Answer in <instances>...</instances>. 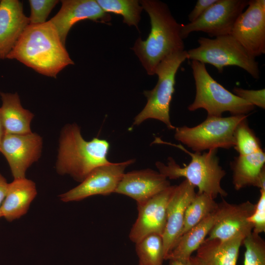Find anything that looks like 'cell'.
Masks as SVG:
<instances>
[{
	"label": "cell",
	"mask_w": 265,
	"mask_h": 265,
	"mask_svg": "<svg viewBox=\"0 0 265 265\" xmlns=\"http://www.w3.org/2000/svg\"><path fill=\"white\" fill-rule=\"evenodd\" d=\"M220 215L219 206L212 213L181 236L168 254L166 260L186 261L202 244Z\"/></svg>",
	"instance_id": "603a6c76"
},
{
	"label": "cell",
	"mask_w": 265,
	"mask_h": 265,
	"mask_svg": "<svg viewBox=\"0 0 265 265\" xmlns=\"http://www.w3.org/2000/svg\"><path fill=\"white\" fill-rule=\"evenodd\" d=\"M138 265H142L139 264Z\"/></svg>",
	"instance_id": "d590c367"
},
{
	"label": "cell",
	"mask_w": 265,
	"mask_h": 265,
	"mask_svg": "<svg viewBox=\"0 0 265 265\" xmlns=\"http://www.w3.org/2000/svg\"><path fill=\"white\" fill-rule=\"evenodd\" d=\"M218 206L219 218L207 238L226 240L240 234L247 237L252 232L253 227L248 219L254 212L255 204L246 201L233 204L223 200Z\"/></svg>",
	"instance_id": "5bb4252c"
},
{
	"label": "cell",
	"mask_w": 265,
	"mask_h": 265,
	"mask_svg": "<svg viewBox=\"0 0 265 265\" xmlns=\"http://www.w3.org/2000/svg\"><path fill=\"white\" fill-rule=\"evenodd\" d=\"M169 265H198L195 261L194 257H191L189 259L181 261L175 260H169Z\"/></svg>",
	"instance_id": "836d02e7"
},
{
	"label": "cell",
	"mask_w": 265,
	"mask_h": 265,
	"mask_svg": "<svg viewBox=\"0 0 265 265\" xmlns=\"http://www.w3.org/2000/svg\"><path fill=\"white\" fill-rule=\"evenodd\" d=\"M135 251L142 265H162L164 260L162 236L151 234L135 243Z\"/></svg>",
	"instance_id": "d4e9b609"
},
{
	"label": "cell",
	"mask_w": 265,
	"mask_h": 265,
	"mask_svg": "<svg viewBox=\"0 0 265 265\" xmlns=\"http://www.w3.org/2000/svg\"><path fill=\"white\" fill-rule=\"evenodd\" d=\"M155 142L165 143L174 146L188 154L191 161L188 164L180 166L171 157H169L167 164L157 161L156 166L158 171L168 179L175 180L184 177L195 187L197 193H204L215 199L218 196L226 197L227 192L222 188L221 182L226 175L225 171L219 165L218 149L208 150L203 153H192L182 145L164 142L157 137Z\"/></svg>",
	"instance_id": "277c9868"
},
{
	"label": "cell",
	"mask_w": 265,
	"mask_h": 265,
	"mask_svg": "<svg viewBox=\"0 0 265 265\" xmlns=\"http://www.w3.org/2000/svg\"><path fill=\"white\" fill-rule=\"evenodd\" d=\"M247 0H217L193 22L182 25L183 39L194 31L205 32L211 37L231 34L237 20L247 6Z\"/></svg>",
	"instance_id": "9c48e42d"
},
{
	"label": "cell",
	"mask_w": 265,
	"mask_h": 265,
	"mask_svg": "<svg viewBox=\"0 0 265 265\" xmlns=\"http://www.w3.org/2000/svg\"><path fill=\"white\" fill-rule=\"evenodd\" d=\"M217 0H198L188 15L189 23L193 22L202 15Z\"/></svg>",
	"instance_id": "1f68e13d"
},
{
	"label": "cell",
	"mask_w": 265,
	"mask_h": 265,
	"mask_svg": "<svg viewBox=\"0 0 265 265\" xmlns=\"http://www.w3.org/2000/svg\"><path fill=\"white\" fill-rule=\"evenodd\" d=\"M245 248L243 265H265V242L252 232L242 242Z\"/></svg>",
	"instance_id": "83f0119b"
},
{
	"label": "cell",
	"mask_w": 265,
	"mask_h": 265,
	"mask_svg": "<svg viewBox=\"0 0 265 265\" xmlns=\"http://www.w3.org/2000/svg\"><path fill=\"white\" fill-rule=\"evenodd\" d=\"M4 134V131L2 127V125L1 117H0V150L1 141H2V139L3 136Z\"/></svg>",
	"instance_id": "e575fe53"
},
{
	"label": "cell",
	"mask_w": 265,
	"mask_h": 265,
	"mask_svg": "<svg viewBox=\"0 0 265 265\" xmlns=\"http://www.w3.org/2000/svg\"><path fill=\"white\" fill-rule=\"evenodd\" d=\"M186 59L187 51L184 50L171 54L160 62L155 71L158 82L152 90L144 91L147 103L135 117L132 126H138L147 119H154L163 122L168 129H175L170 119V105L175 90L176 75Z\"/></svg>",
	"instance_id": "8992f818"
},
{
	"label": "cell",
	"mask_w": 265,
	"mask_h": 265,
	"mask_svg": "<svg viewBox=\"0 0 265 265\" xmlns=\"http://www.w3.org/2000/svg\"><path fill=\"white\" fill-rule=\"evenodd\" d=\"M101 8L106 12L122 15L123 22L129 26L138 28L143 9L136 0H96Z\"/></svg>",
	"instance_id": "484cf974"
},
{
	"label": "cell",
	"mask_w": 265,
	"mask_h": 265,
	"mask_svg": "<svg viewBox=\"0 0 265 265\" xmlns=\"http://www.w3.org/2000/svg\"><path fill=\"white\" fill-rule=\"evenodd\" d=\"M139 2L149 16L151 31L146 40H136L132 50L147 74L154 75L158 65L167 56L185 50L181 35L182 24L176 21L164 2L155 0Z\"/></svg>",
	"instance_id": "7a4b0ae2"
},
{
	"label": "cell",
	"mask_w": 265,
	"mask_h": 265,
	"mask_svg": "<svg viewBox=\"0 0 265 265\" xmlns=\"http://www.w3.org/2000/svg\"><path fill=\"white\" fill-rule=\"evenodd\" d=\"M8 184L0 173V218L1 217V207L6 194Z\"/></svg>",
	"instance_id": "d6a6232c"
},
{
	"label": "cell",
	"mask_w": 265,
	"mask_h": 265,
	"mask_svg": "<svg viewBox=\"0 0 265 265\" xmlns=\"http://www.w3.org/2000/svg\"><path fill=\"white\" fill-rule=\"evenodd\" d=\"M195 187L186 180L175 186L166 210V221L162 235L164 260L179 238L186 210L196 193Z\"/></svg>",
	"instance_id": "9a60e30c"
},
{
	"label": "cell",
	"mask_w": 265,
	"mask_h": 265,
	"mask_svg": "<svg viewBox=\"0 0 265 265\" xmlns=\"http://www.w3.org/2000/svg\"><path fill=\"white\" fill-rule=\"evenodd\" d=\"M56 0H29L30 15L28 17L29 25L46 23L52 9L58 3Z\"/></svg>",
	"instance_id": "f1b7e54d"
},
{
	"label": "cell",
	"mask_w": 265,
	"mask_h": 265,
	"mask_svg": "<svg viewBox=\"0 0 265 265\" xmlns=\"http://www.w3.org/2000/svg\"><path fill=\"white\" fill-rule=\"evenodd\" d=\"M2 105L0 113L4 133L24 134L31 132L30 123L34 114L24 108L17 93L0 91Z\"/></svg>",
	"instance_id": "7402d4cb"
},
{
	"label": "cell",
	"mask_w": 265,
	"mask_h": 265,
	"mask_svg": "<svg viewBox=\"0 0 265 265\" xmlns=\"http://www.w3.org/2000/svg\"><path fill=\"white\" fill-rule=\"evenodd\" d=\"M175 186H170L145 203L137 205L138 216L129 233L135 244L151 234L162 236L166 224L167 207Z\"/></svg>",
	"instance_id": "4fadbf2b"
},
{
	"label": "cell",
	"mask_w": 265,
	"mask_h": 265,
	"mask_svg": "<svg viewBox=\"0 0 265 265\" xmlns=\"http://www.w3.org/2000/svg\"><path fill=\"white\" fill-rule=\"evenodd\" d=\"M7 58L17 60L42 75L55 78L66 66L74 64L50 21L28 25Z\"/></svg>",
	"instance_id": "6da1fadb"
},
{
	"label": "cell",
	"mask_w": 265,
	"mask_h": 265,
	"mask_svg": "<svg viewBox=\"0 0 265 265\" xmlns=\"http://www.w3.org/2000/svg\"><path fill=\"white\" fill-rule=\"evenodd\" d=\"M29 25L18 0H0V60L7 57Z\"/></svg>",
	"instance_id": "ac0fdd59"
},
{
	"label": "cell",
	"mask_w": 265,
	"mask_h": 265,
	"mask_svg": "<svg viewBox=\"0 0 265 265\" xmlns=\"http://www.w3.org/2000/svg\"><path fill=\"white\" fill-rule=\"evenodd\" d=\"M191 67L195 85V96L187 109L202 108L207 116L221 117L225 112L232 115H247L254 106L229 91L217 82L208 72L205 64L192 60Z\"/></svg>",
	"instance_id": "5b68a950"
},
{
	"label": "cell",
	"mask_w": 265,
	"mask_h": 265,
	"mask_svg": "<svg viewBox=\"0 0 265 265\" xmlns=\"http://www.w3.org/2000/svg\"><path fill=\"white\" fill-rule=\"evenodd\" d=\"M109 147L105 139L94 137L86 141L77 124H67L60 133L56 171L80 183L93 169L110 162L107 158Z\"/></svg>",
	"instance_id": "3957f363"
},
{
	"label": "cell",
	"mask_w": 265,
	"mask_h": 265,
	"mask_svg": "<svg viewBox=\"0 0 265 265\" xmlns=\"http://www.w3.org/2000/svg\"><path fill=\"white\" fill-rule=\"evenodd\" d=\"M135 159L117 163L109 162L93 169L77 186L60 195L63 202L79 201L97 195H108L115 193L127 167Z\"/></svg>",
	"instance_id": "30bf717a"
},
{
	"label": "cell",
	"mask_w": 265,
	"mask_h": 265,
	"mask_svg": "<svg viewBox=\"0 0 265 265\" xmlns=\"http://www.w3.org/2000/svg\"><path fill=\"white\" fill-rule=\"evenodd\" d=\"M42 146V137L35 132L4 134L0 152L6 159L14 179L26 177L27 169L40 158Z\"/></svg>",
	"instance_id": "7c38bea8"
},
{
	"label": "cell",
	"mask_w": 265,
	"mask_h": 265,
	"mask_svg": "<svg viewBox=\"0 0 265 265\" xmlns=\"http://www.w3.org/2000/svg\"><path fill=\"white\" fill-rule=\"evenodd\" d=\"M231 35L253 57L265 53V0H250L235 22Z\"/></svg>",
	"instance_id": "8fae6325"
},
{
	"label": "cell",
	"mask_w": 265,
	"mask_h": 265,
	"mask_svg": "<svg viewBox=\"0 0 265 265\" xmlns=\"http://www.w3.org/2000/svg\"><path fill=\"white\" fill-rule=\"evenodd\" d=\"M168 179L150 168L125 173L115 193L128 196L139 205L170 186Z\"/></svg>",
	"instance_id": "e0dca14e"
},
{
	"label": "cell",
	"mask_w": 265,
	"mask_h": 265,
	"mask_svg": "<svg viewBox=\"0 0 265 265\" xmlns=\"http://www.w3.org/2000/svg\"><path fill=\"white\" fill-rule=\"evenodd\" d=\"M37 194L33 181L26 177L14 179L8 184L1 207V217L9 222L19 219L27 213Z\"/></svg>",
	"instance_id": "44dd1931"
},
{
	"label": "cell",
	"mask_w": 265,
	"mask_h": 265,
	"mask_svg": "<svg viewBox=\"0 0 265 265\" xmlns=\"http://www.w3.org/2000/svg\"><path fill=\"white\" fill-rule=\"evenodd\" d=\"M260 196L248 220L253 225L252 232L260 234L265 232V189H260Z\"/></svg>",
	"instance_id": "f546056e"
},
{
	"label": "cell",
	"mask_w": 265,
	"mask_h": 265,
	"mask_svg": "<svg viewBox=\"0 0 265 265\" xmlns=\"http://www.w3.org/2000/svg\"><path fill=\"white\" fill-rule=\"evenodd\" d=\"M243 235L226 240L206 238L194 257L198 265H237Z\"/></svg>",
	"instance_id": "ffe728a7"
},
{
	"label": "cell",
	"mask_w": 265,
	"mask_h": 265,
	"mask_svg": "<svg viewBox=\"0 0 265 265\" xmlns=\"http://www.w3.org/2000/svg\"><path fill=\"white\" fill-rule=\"evenodd\" d=\"M57 13L50 21L56 30L63 44L71 27L84 20L108 24L110 15L105 12L95 0H63Z\"/></svg>",
	"instance_id": "2e32d148"
},
{
	"label": "cell",
	"mask_w": 265,
	"mask_h": 265,
	"mask_svg": "<svg viewBox=\"0 0 265 265\" xmlns=\"http://www.w3.org/2000/svg\"><path fill=\"white\" fill-rule=\"evenodd\" d=\"M247 118L238 124L234 133V148L240 156L248 155L263 150L260 139L249 127Z\"/></svg>",
	"instance_id": "4316f807"
},
{
	"label": "cell",
	"mask_w": 265,
	"mask_h": 265,
	"mask_svg": "<svg viewBox=\"0 0 265 265\" xmlns=\"http://www.w3.org/2000/svg\"><path fill=\"white\" fill-rule=\"evenodd\" d=\"M233 93L254 106L265 108V89L248 90L235 87Z\"/></svg>",
	"instance_id": "4dcf8cb0"
},
{
	"label": "cell",
	"mask_w": 265,
	"mask_h": 265,
	"mask_svg": "<svg viewBox=\"0 0 265 265\" xmlns=\"http://www.w3.org/2000/svg\"><path fill=\"white\" fill-rule=\"evenodd\" d=\"M265 153L258 152L244 156L238 155L231 162L233 184L237 190L247 186H256L265 189Z\"/></svg>",
	"instance_id": "d6986e66"
},
{
	"label": "cell",
	"mask_w": 265,
	"mask_h": 265,
	"mask_svg": "<svg viewBox=\"0 0 265 265\" xmlns=\"http://www.w3.org/2000/svg\"><path fill=\"white\" fill-rule=\"evenodd\" d=\"M248 115L229 117L207 116L201 123L193 127L175 128V138L194 152L234 147V133L238 124Z\"/></svg>",
	"instance_id": "ba28073f"
},
{
	"label": "cell",
	"mask_w": 265,
	"mask_h": 265,
	"mask_svg": "<svg viewBox=\"0 0 265 265\" xmlns=\"http://www.w3.org/2000/svg\"><path fill=\"white\" fill-rule=\"evenodd\" d=\"M218 206V203L211 196L204 193H196L186 210L179 238L214 212Z\"/></svg>",
	"instance_id": "cb8c5ba5"
},
{
	"label": "cell",
	"mask_w": 265,
	"mask_h": 265,
	"mask_svg": "<svg viewBox=\"0 0 265 265\" xmlns=\"http://www.w3.org/2000/svg\"><path fill=\"white\" fill-rule=\"evenodd\" d=\"M199 46L187 51V59L214 66L219 73L225 67L236 66L242 68L253 78H260L259 64L231 34L215 38L200 37Z\"/></svg>",
	"instance_id": "52a82bcc"
}]
</instances>
